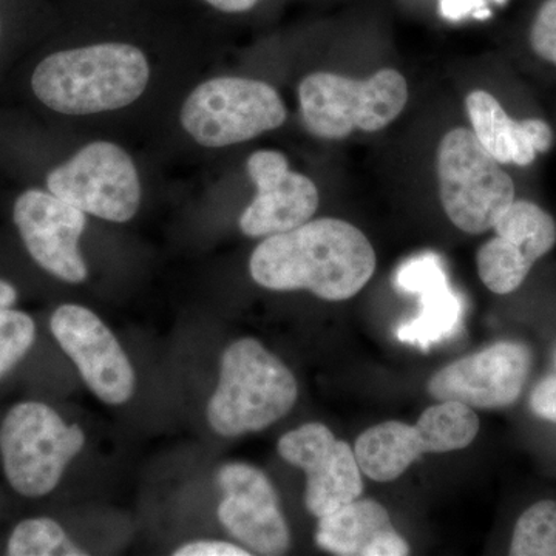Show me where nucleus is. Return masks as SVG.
I'll use <instances>...</instances> for the list:
<instances>
[{"instance_id": "11", "label": "nucleus", "mask_w": 556, "mask_h": 556, "mask_svg": "<svg viewBox=\"0 0 556 556\" xmlns=\"http://www.w3.org/2000/svg\"><path fill=\"white\" fill-rule=\"evenodd\" d=\"M278 455L306 473V508L321 518L358 500L364 490L354 450L324 424H306L283 434Z\"/></svg>"}, {"instance_id": "1", "label": "nucleus", "mask_w": 556, "mask_h": 556, "mask_svg": "<svg viewBox=\"0 0 556 556\" xmlns=\"http://www.w3.org/2000/svg\"><path fill=\"white\" fill-rule=\"evenodd\" d=\"M375 270L376 252L365 233L339 218L309 219L266 237L249 260V273L260 287L309 291L328 302L354 298Z\"/></svg>"}, {"instance_id": "18", "label": "nucleus", "mask_w": 556, "mask_h": 556, "mask_svg": "<svg viewBox=\"0 0 556 556\" xmlns=\"http://www.w3.org/2000/svg\"><path fill=\"white\" fill-rule=\"evenodd\" d=\"M318 547L340 556H404L409 546L390 515L371 500L353 501L332 514L318 518Z\"/></svg>"}, {"instance_id": "8", "label": "nucleus", "mask_w": 556, "mask_h": 556, "mask_svg": "<svg viewBox=\"0 0 556 556\" xmlns=\"http://www.w3.org/2000/svg\"><path fill=\"white\" fill-rule=\"evenodd\" d=\"M53 195L84 214L126 223L141 204V181L129 153L109 141H94L47 175Z\"/></svg>"}, {"instance_id": "7", "label": "nucleus", "mask_w": 556, "mask_h": 556, "mask_svg": "<svg viewBox=\"0 0 556 556\" xmlns=\"http://www.w3.org/2000/svg\"><path fill=\"white\" fill-rule=\"evenodd\" d=\"M287 118L285 102L273 86L236 76L204 80L179 112L186 134L211 149L251 141L278 129Z\"/></svg>"}, {"instance_id": "3", "label": "nucleus", "mask_w": 556, "mask_h": 556, "mask_svg": "<svg viewBox=\"0 0 556 556\" xmlns=\"http://www.w3.org/2000/svg\"><path fill=\"white\" fill-rule=\"evenodd\" d=\"M298 397L291 369L258 340L240 339L223 353L218 387L208 399L207 422L223 438L254 433L287 416Z\"/></svg>"}, {"instance_id": "29", "label": "nucleus", "mask_w": 556, "mask_h": 556, "mask_svg": "<svg viewBox=\"0 0 556 556\" xmlns=\"http://www.w3.org/2000/svg\"><path fill=\"white\" fill-rule=\"evenodd\" d=\"M17 291L9 281L0 278V309L11 308L16 303Z\"/></svg>"}, {"instance_id": "23", "label": "nucleus", "mask_w": 556, "mask_h": 556, "mask_svg": "<svg viewBox=\"0 0 556 556\" xmlns=\"http://www.w3.org/2000/svg\"><path fill=\"white\" fill-rule=\"evenodd\" d=\"M36 339L35 320L27 313L0 309V379L30 351Z\"/></svg>"}, {"instance_id": "26", "label": "nucleus", "mask_w": 556, "mask_h": 556, "mask_svg": "<svg viewBox=\"0 0 556 556\" xmlns=\"http://www.w3.org/2000/svg\"><path fill=\"white\" fill-rule=\"evenodd\" d=\"M175 556H248V548L228 543V541L200 540L185 544L174 552Z\"/></svg>"}, {"instance_id": "12", "label": "nucleus", "mask_w": 556, "mask_h": 556, "mask_svg": "<svg viewBox=\"0 0 556 556\" xmlns=\"http://www.w3.org/2000/svg\"><path fill=\"white\" fill-rule=\"evenodd\" d=\"M495 237L479 248L478 274L482 283L497 295L522 287L538 260L556 244L555 218L529 200H515L501 215Z\"/></svg>"}, {"instance_id": "9", "label": "nucleus", "mask_w": 556, "mask_h": 556, "mask_svg": "<svg viewBox=\"0 0 556 556\" xmlns=\"http://www.w3.org/2000/svg\"><path fill=\"white\" fill-rule=\"evenodd\" d=\"M50 328L94 396L109 405L130 401L137 387L135 369L118 339L93 311L75 303L61 305L51 316Z\"/></svg>"}, {"instance_id": "10", "label": "nucleus", "mask_w": 556, "mask_h": 556, "mask_svg": "<svg viewBox=\"0 0 556 556\" xmlns=\"http://www.w3.org/2000/svg\"><path fill=\"white\" fill-rule=\"evenodd\" d=\"M532 364L529 346L504 340L439 369L428 391L438 401L460 402L471 408L510 407L521 396Z\"/></svg>"}, {"instance_id": "27", "label": "nucleus", "mask_w": 556, "mask_h": 556, "mask_svg": "<svg viewBox=\"0 0 556 556\" xmlns=\"http://www.w3.org/2000/svg\"><path fill=\"white\" fill-rule=\"evenodd\" d=\"M479 7H482L481 0H441L442 14L452 21L460 20Z\"/></svg>"}, {"instance_id": "13", "label": "nucleus", "mask_w": 556, "mask_h": 556, "mask_svg": "<svg viewBox=\"0 0 556 556\" xmlns=\"http://www.w3.org/2000/svg\"><path fill=\"white\" fill-rule=\"evenodd\" d=\"M87 214L50 192L28 189L16 200L14 225L31 258L51 276L67 283H83L89 277L79 240Z\"/></svg>"}, {"instance_id": "6", "label": "nucleus", "mask_w": 556, "mask_h": 556, "mask_svg": "<svg viewBox=\"0 0 556 556\" xmlns=\"http://www.w3.org/2000/svg\"><path fill=\"white\" fill-rule=\"evenodd\" d=\"M439 197L450 222L467 233L493 229L515 200V182L473 131L450 130L438 148Z\"/></svg>"}, {"instance_id": "25", "label": "nucleus", "mask_w": 556, "mask_h": 556, "mask_svg": "<svg viewBox=\"0 0 556 556\" xmlns=\"http://www.w3.org/2000/svg\"><path fill=\"white\" fill-rule=\"evenodd\" d=\"M529 405L533 415L556 424V376H547L536 383L530 394Z\"/></svg>"}, {"instance_id": "30", "label": "nucleus", "mask_w": 556, "mask_h": 556, "mask_svg": "<svg viewBox=\"0 0 556 556\" xmlns=\"http://www.w3.org/2000/svg\"><path fill=\"white\" fill-rule=\"evenodd\" d=\"M555 367H556V353H555Z\"/></svg>"}, {"instance_id": "28", "label": "nucleus", "mask_w": 556, "mask_h": 556, "mask_svg": "<svg viewBox=\"0 0 556 556\" xmlns=\"http://www.w3.org/2000/svg\"><path fill=\"white\" fill-rule=\"evenodd\" d=\"M206 2L223 13H244L254 9L260 0H206Z\"/></svg>"}, {"instance_id": "2", "label": "nucleus", "mask_w": 556, "mask_h": 556, "mask_svg": "<svg viewBox=\"0 0 556 556\" xmlns=\"http://www.w3.org/2000/svg\"><path fill=\"white\" fill-rule=\"evenodd\" d=\"M149 79V61L138 47L104 42L50 54L33 72L31 89L62 115H97L134 104Z\"/></svg>"}, {"instance_id": "16", "label": "nucleus", "mask_w": 556, "mask_h": 556, "mask_svg": "<svg viewBox=\"0 0 556 556\" xmlns=\"http://www.w3.org/2000/svg\"><path fill=\"white\" fill-rule=\"evenodd\" d=\"M394 287L402 292L419 295L420 311L416 318L397 328V339L428 350L456 338L463 327L466 303L450 287L441 258L424 254L409 258L394 276Z\"/></svg>"}, {"instance_id": "15", "label": "nucleus", "mask_w": 556, "mask_h": 556, "mask_svg": "<svg viewBox=\"0 0 556 556\" xmlns=\"http://www.w3.org/2000/svg\"><path fill=\"white\" fill-rule=\"evenodd\" d=\"M247 170L257 195L244 208L240 229L251 239L277 236L305 225L320 203L317 186L306 175L292 172L278 150H258L249 156Z\"/></svg>"}, {"instance_id": "17", "label": "nucleus", "mask_w": 556, "mask_h": 556, "mask_svg": "<svg viewBox=\"0 0 556 556\" xmlns=\"http://www.w3.org/2000/svg\"><path fill=\"white\" fill-rule=\"evenodd\" d=\"M466 109L471 131L486 152L503 164L530 166L555 141L554 130L541 118L514 119L501 102L485 90L467 94Z\"/></svg>"}, {"instance_id": "19", "label": "nucleus", "mask_w": 556, "mask_h": 556, "mask_svg": "<svg viewBox=\"0 0 556 556\" xmlns=\"http://www.w3.org/2000/svg\"><path fill=\"white\" fill-rule=\"evenodd\" d=\"M426 452L416 426L390 422L368 428L356 441V455L362 473L378 482L394 481L405 473Z\"/></svg>"}, {"instance_id": "4", "label": "nucleus", "mask_w": 556, "mask_h": 556, "mask_svg": "<svg viewBox=\"0 0 556 556\" xmlns=\"http://www.w3.org/2000/svg\"><path fill=\"white\" fill-rule=\"evenodd\" d=\"M300 112L311 135L342 139L353 131H379L404 112L408 84L402 73L382 68L368 79L311 73L299 86Z\"/></svg>"}, {"instance_id": "21", "label": "nucleus", "mask_w": 556, "mask_h": 556, "mask_svg": "<svg viewBox=\"0 0 556 556\" xmlns=\"http://www.w3.org/2000/svg\"><path fill=\"white\" fill-rule=\"evenodd\" d=\"M11 556H84L86 551L73 544L61 525L51 518L25 519L14 527L7 546Z\"/></svg>"}, {"instance_id": "24", "label": "nucleus", "mask_w": 556, "mask_h": 556, "mask_svg": "<svg viewBox=\"0 0 556 556\" xmlns=\"http://www.w3.org/2000/svg\"><path fill=\"white\" fill-rule=\"evenodd\" d=\"M529 38L536 56L556 67V0H546L538 10Z\"/></svg>"}, {"instance_id": "20", "label": "nucleus", "mask_w": 556, "mask_h": 556, "mask_svg": "<svg viewBox=\"0 0 556 556\" xmlns=\"http://www.w3.org/2000/svg\"><path fill=\"white\" fill-rule=\"evenodd\" d=\"M479 417L473 408L455 401L427 408L416 428L427 453L456 452L468 447L479 431Z\"/></svg>"}, {"instance_id": "5", "label": "nucleus", "mask_w": 556, "mask_h": 556, "mask_svg": "<svg viewBox=\"0 0 556 556\" xmlns=\"http://www.w3.org/2000/svg\"><path fill=\"white\" fill-rule=\"evenodd\" d=\"M84 445L83 428L68 426L42 402L14 405L0 426L3 471L22 496L42 497L53 492Z\"/></svg>"}, {"instance_id": "14", "label": "nucleus", "mask_w": 556, "mask_h": 556, "mask_svg": "<svg viewBox=\"0 0 556 556\" xmlns=\"http://www.w3.org/2000/svg\"><path fill=\"white\" fill-rule=\"evenodd\" d=\"M217 484L225 495L218 519L229 535L258 555L287 554L291 532L268 477L249 464L230 463L219 468Z\"/></svg>"}, {"instance_id": "22", "label": "nucleus", "mask_w": 556, "mask_h": 556, "mask_svg": "<svg viewBox=\"0 0 556 556\" xmlns=\"http://www.w3.org/2000/svg\"><path fill=\"white\" fill-rule=\"evenodd\" d=\"M510 555L556 556V501H538L522 511L511 535Z\"/></svg>"}]
</instances>
